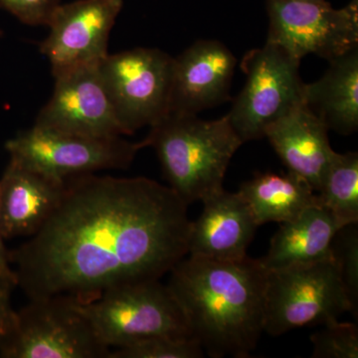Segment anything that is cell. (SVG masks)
<instances>
[{
    "mask_svg": "<svg viewBox=\"0 0 358 358\" xmlns=\"http://www.w3.org/2000/svg\"><path fill=\"white\" fill-rule=\"evenodd\" d=\"M313 358H357L358 329L350 322H329L310 336Z\"/></svg>",
    "mask_w": 358,
    "mask_h": 358,
    "instance_id": "23",
    "label": "cell"
},
{
    "mask_svg": "<svg viewBox=\"0 0 358 358\" xmlns=\"http://www.w3.org/2000/svg\"><path fill=\"white\" fill-rule=\"evenodd\" d=\"M352 310L333 258L267 272L264 333L279 336L308 324L324 326Z\"/></svg>",
    "mask_w": 358,
    "mask_h": 358,
    "instance_id": "7",
    "label": "cell"
},
{
    "mask_svg": "<svg viewBox=\"0 0 358 358\" xmlns=\"http://www.w3.org/2000/svg\"><path fill=\"white\" fill-rule=\"evenodd\" d=\"M143 141L89 138L33 126L7 141L10 159L59 181L131 166Z\"/></svg>",
    "mask_w": 358,
    "mask_h": 358,
    "instance_id": "9",
    "label": "cell"
},
{
    "mask_svg": "<svg viewBox=\"0 0 358 358\" xmlns=\"http://www.w3.org/2000/svg\"><path fill=\"white\" fill-rule=\"evenodd\" d=\"M54 79L53 95L40 110L34 126L89 138L124 136L103 88L99 65L78 68Z\"/></svg>",
    "mask_w": 358,
    "mask_h": 358,
    "instance_id": "12",
    "label": "cell"
},
{
    "mask_svg": "<svg viewBox=\"0 0 358 358\" xmlns=\"http://www.w3.org/2000/svg\"><path fill=\"white\" fill-rule=\"evenodd\" d=\"M169 291L209 357H249L264 333L267 271L259 259L189 256L171 271Z\"/></svg>",
    "mask_w": 358,
    "mask_h": 358,
    "instance_id": "2",
    "label": "cell"
},
{
    "mask_svg": "<svg viewBox=\"0 0 358 358\" xmlns=\"http://www.w3.org/2000/svg\"><path fill=\"white\" fill-rule=\"evenodd\" d=\"M357 224L341 228L331 244V255L338 266L352 313L357 315L358 307V231Z\"/></svg>",
    "mask_w": 358,
    "mask_h": 358,
    "instance_id": "22",
    "label": "cell"
},
{
    "mask_svg": "<svg viewBox=\"0 0 358 358\" xmlns=\"http://www.w3.org/2000/svg\"><path fill=\"white\" fill-rule=\"evenodd\" d=\"M17 286L14 275H9L0 268V343L6 338L13 324L15 310L11 307V292Z\"/></svg>",
    "mask_w": 358,
    "mask_h": 358,
    "instance_id": "25",
    "label": "cell"
},
{
    "mask_svg": "<svg viewBox=\"0 0 358 358\" xmlns=\"http://www.w3.org/2000/svg\"><path fill=\"white\" fill-rule=\"evenodd\" d=\"M79 308L109 348L157 336L194 338L178 301L159 280L115 287L95 300H79Z\"/></svg>",
    "mask_w": 358,
    "mask_h": 358,
    "instance_id": "4",
    "label": "cell"
},
{
    "mask_svg": "<svg viewBox=\"0 0 358 358\" xmlns=\"http://www.w3.org/2000/svg\"><path fill=\"white\" fill-rule=\"evenodd\" d=\"M204 350L192 338L157 336L141 339L110 352L108 358H201Z\"/></svg>",
    "mask_w": 358,
    "mask_h": 358,
    "instance_id": "21",
    "label": "cell"
},
{
    "mask_svg": "<svg viewBox=\"0 0 358 358\" xmlns=\"http://www.w3.org/2000/svg\"><path fill=\"white\" fill-rule=\"evenodd\" d=\"M60 4V0H0V7L24 24L46 27Z\"/></svg>",
    "mask_w": 358,
    "mask_h": 358,
    "instance_id": "24",
    "label": "cell"
},
{
    "mask_svg": "<svg viewBox=\"0 0 358 358\" xmlns=\"http://www.w3.org/2000/svg\"><path fill=\"white\" fill-rule=\"evenodd\" d=\"M187 206L147 178L67 179L48 220L8 251L17 286L30 299L89 301L115 287L159 280L187 256Z\"/></svg>",
    "mask_w": 358,
    "mask_h": 358,
    "instance_id": "1",
    "label": "cell"
},
{
    "mask_svg": "<svg viewBox=\"0 0 358 358\" xmlns=\"http://www.w3.org/2000/svg\"><path fill=\"white\" fill-rule=\"evenodd\" d=\"M0 268L9 275H14L13 268L8 260V251L4 245V239L2 237L1 229H0Z\"/></svg>",
    "mask_w": 358,
    "mask_h": 358,
    "instance_id": "26",
    "label": "cell"
},
{
    "mask_svg": "<svg viewBox=\"0 0 358 358\" xmlns=\"http://www.w3.org/2000/svg\"><path fill=\"white\" fill-rule=\"evenodd\" d=\"M141 141L155 148L169 187L187 205L222 189L231 159L244 143L227 115L204 121L173 113L150 126Z\"/></svg>",
    "mask_w": 358,
    "mask_h": 358,
    "instance_id": "3",
    "label": "cell"
},
{
    "mask_svg": "<svg viewBox=\"0 0 358 358\" xmlns=\"http://www.w3.org/2000/svg\"><path fill=\"white\" fill-rule=\"evenodd\" d=\"M55 180L9 160L0 179V229L4 240L31 237L48 220L64 195Z\"/></svg>",
    "mask_w": 358,
    "mask_h": 358,
    "instance_id": "15",
    "label": "cell"
},
{
    "mask_svg": "<svg viewBox=\"0 0 358 358\" xmlns=\"http://www.w3.org/2000/svg\"><path fill=\"white\" fill-rule=\"evenodd\" d=\"M267 42L301 60L308 54L331 61L358 47V0L334 8L326 0H266Z\"/></svg>",
    "mask_w": 358,
    "mask_h": 358,
    "instance_id": "10",
    "label": "cell"
},
{
    "mask_svg": "<svg viewBox=\"0 0 358 358\" xmlns=\"http://www.w3.org/2000/svg\"><path fill=\"white\" fill-rule=\"evenodd\" d=\"M173 57L155 48L108 54L99 64L124 136L150 127L169 114Z\"/></svg>",
    "mask_w": 358,
    "mask_h": 358,
    "instance_id": "8",
    "label": "cell"
},
{
    "mask_svg": "<svg viewBox=\"0 0 358 358\" xmlns=\"http://www.w3.org/2000/svg\"><path fill=\"white\" fill-rule=\"evenodd\" d=\"M300 64L301 60L268 42L247 52L241 63L246 83L227 114L243 143L265 138L273 122L305 105Z\"/></svg>",
    "mask_w": 358,
    "mask_h": 358,
    "instance_id": "6",
    "label": "cell"
},
{
    "mask_svg": "<svg viewBox=\"0 0 358 358\" xmlns=\"http://www.w3.org/2000/svg\"><path fill=\"white\" fill-rule=\"evenodd\" d=\"M317 197L319 204L331 211L341 225L357 224V152L334 154Z\"/></svg>",
    "mask_w": 358,
    "mask_h": 358,
    "instance_id": "20",
    "label": "cell"
},
{
    "mask_svg": "<svg viewBox=\"0 0 358 358\" xmlns=\"http://www.w3.org/2000/svg\"><path fill=\"white\" fill-rule=\"evenodd\" d=\"M329 62L320 79L305 85V105L329 131L348 136L358 128V47Z\"/></svg>",
    "mask_w": 358,
    "mask_h": 358,
    "instance_id": "18",
    "label": "cell"
},
{
    "mask_svg": "<svg viewBox=\"0 0 358 358\" xmlns=\"http://www.w3.org/2000/svg\"><path fill=\"white\" fill-rule=\"evenodd\" d=\"M122 6V0H76L56 8L47 25L48 36L39 47L54 78L102 62Z\"/></svg>",
    "mask_w": 358,
    "mask_h": 358,
    "instance_id": "11",
    "label": "cell"
},
{
    "mask_svg": "<svg viewBox=\"0 0 358 358\" xmlns=\"http://www.w3.org/2000/svg\"><path fill=\"white\" fill-rule=\"evenodd\" d=\"M110 352L79 300L65 294L30 299L0 343L2 358H108Z\"/></svg>",
    "mask_w": 358,
    "mask_h": 358,
    "instance_id": "5",
    "label": "cell"
},
{
    "mask_svg": "<svg viewBox=\"0 0 358 358\" xmlns=\"http://www.w3.org/2000/svg\"><path fill=\"white\" fill-rule=\"evenodd\" d=\"M343 227L331 211L313 205L298 217L281 223L268 253L259 261L267 272H273L329 260L333 258L334 238Z\"/></svg>",
    "mask_w": 358,
    "mask_h": 358,
    "instance_id": "17",
    "label": "cell"
},
{
    "mask_svg": "<svg viewBox=\"0 0 358 358\" xmlns=\"http://www.w3.org/2000/svg\"><path fill=\"white\" fill-rule=\"evenodd\" d=\"M259 227L268 222L284 223L319 204L317 193L305 179L286 173H257L240 187Z\"/></svg>",
    "mask_w": 358,
    "mask_h": 358,
    "instance_id": "19",
    "label": "cell"
},
{
    "mask_svg": "<svg viewBox=\"0 0 358 358\" xmlns=\"http://www.w3.org/2000/svg\"><path fill=\"white\" fill-rule=\"evenodd\" d=\"M313 1H324V0H313Z\"/></svg>",
    "mask_w": 358,
    "mask_h": 358,
    "instance_id": "28",
    "label": "cell"
},
{
    "mask_svg": "<svg viewBox=\"0 0 358 358\" xmlns=\"http://www.w3.org/2000/svg\"><path fill=\"white\" fill-rule=\"evenodd\" d=\"M203 210L190 228L188 254L211 260H239L259 227L239 192L224 188L202 200Z\"/></svg>",
    "mask_w": 358,
    "mask_h": 358,
    "instance_id": "14",
    "label": "cell"
},
{
    "mask_svg": "<svg viewBox=\"0 0 358 358\" xmlns=\"http://www.w3.org/2000/svg\"><path fill=\"white\" fill-rule=\"evenodd\" d=\"M237 60L220 41L199 40L173 58L169 114L197 115L230 98Z\"/></svg>",
    "mask_w": 358,
    "mask_h": 358,
    "instance_id": "13",
    "label": "cell"
},
{
    "mask_svg": "<svg viewBox=\"0 0 358 358\" xmlns=\"http://www.w3.org/2000/svg\"><path fill=\"white\" fill-rule=\"evenodd\" d=\"M327 131L324 122L301 105L273 122L265 133L288 171L305 179L315 193L336 154Z\"/></svg>",
    "mask_w": 358,
    "mask_h": 358,
    "instance_id": "16",
    "label": "cell"
},
{
    "mask_svg": "<svg viewBox=\"0 0 358 358\" xmlns=\"http://www.w3.org/2000/svg\"><path fill=\"white\" fill-rule=\"evenodd\" d=\"M2 35H3V32H2L1 30H0V37H2Z\"/></svg>",
    "mask_w": 358,
    "mask_h": 358,
    "instance_id": "27",
    "label": "cell"
}]
</instances>
